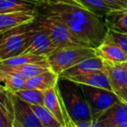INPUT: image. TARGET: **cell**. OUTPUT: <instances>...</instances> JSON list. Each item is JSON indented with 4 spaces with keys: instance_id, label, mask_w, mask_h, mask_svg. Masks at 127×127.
I'll return each instance as SVG.
<instances>
[{
    "instance_id": "d4e9b609",
    "label": "cell",
    "mask_w": 127,
    "mask_h": 127,
    "mask_svg": "<svg viewBox=\"0 0 127 127\" xmlns=\"http://www.w3.org/2000/svg\"><path fill=\"white\" fill-rule=\"evenodd\" d=\"M104 41L116 44L127 53V34L119 33V32L108 30Z\"/></svg>"
},
{
    "instance_id": "e575fe53",
    "label": "cell",
    "mask_w": 127,
    "mask_h": 127,
    "mask_svg": "<svg viewBox=\"0 0 127 127\" xmlns=\"http://www.w3.org/2000/svg\"><path fill=\"white\" fill-rule=\"evenodd\" d=\"M72 127H77V126H76V125H75V124L73 123V122H72Z\"/></svg>"
},
{
    "instance_id": "603a6c76",
    "label": "cell",
    "mask_w": 127,
    "mask_h": 127,
    "mask_svg": "<svg viewBox=\"0 0 127 127\" xmlns=\"http://www.w3.org/2000/svg\"><path fill=\"white\" fill-rule=\"evenodd\" d=\"M42 126L63 127L54 116L44 105H31Z\"/></svg>"
},
{
    "instance_id": "d6a6232c",
    "label": "cell",
    "mask_w": 127,
    "mask_h": 127,
    "mask_svg": "<svg viewBox=\"0 0 127 127\" xmlns=\"http://www.w3.org/2000/svg\"><path fill=\"white\" fill-rule=\"evenodd\" d=\"M3 37H4V32H3V33H0V43L2 42Z\"/></svg>"
},
{
    "instance_id": "836d02e7",
    "label": "cell",
    "mask_w": 127,
    "mask_h": 127,
    "mask_svg": "<svg viewBox=\"0 0 127 127\" xmlns=\"http://www.w3.org/2000/svg\"><path fill=\"white\" fill-rule=\"evenodd\" d=\"M122 101H124V102H125V103H127V94L125 96V97H123V99H122Z\"/></svg>"
},
{
    "instance_id": "d590c367",
    "label": "cell",
    "mask_w": 127,
    "mask_h": 127,
    "mask_svg": "<svg viewBox=\"0 0 127 127\" xmlns=\"http://www.w3.org/2000/svg\"><path fill=\"white\" fill-rule=\"evenodd\" d=\"M0 110H2V107H1V105H0ZM2 111H3V110H2Z\"/></svg>"
},
{
    "instance_id": "cb8c5ba5",
    "label": "cell",
    "mask_w": 127,
    "mask_h": 127,
    "mask_svg": "<svg viewBox=\"0 0 127 127\" xmlns=\"http://www.w3.org/2000/svg\"><path fill=\"white\" fill-rule=\"evenodd\" d=\"M4 73V88L8 92L14 93L17 91L25 89L26 79L24 77L20 76L18 74H12V73Z\"/></svg>"
},
{
    "instance_id": "83f0119b",
    "label": "cell",
    "mask_w": 127,
    "mask_h": 127,
    "mask_svg": "<svg viewBox=\"0 0 127 127\" xmlns=\"http://www.w3.org/2000/svg\"><path fill=\"white\" fill-rule=\"evenodd\" d=\"M11 120L2 110H0V127H11Z\"/></svg>"
},
{
    "instance_id": "ffe728a7",
    "label": "cell",
    "mask_w": 127,
    "mask_h": 127,
    "mask_svg": "<svg viewBox=\"0 0 127 127\" xmlns=\"http://www.w3.org/2000/svg\"><path fill=\"white\" fill-rule=\"evenodd\" d=\"M81 7L92 11L97 16L104 18L109 12L117 10L104 0H75Z\"/></svg>"
},
{
    "instance_id": "74e56055",
    "label": "cell",
    "mask_w": 127,
    "mask_h": 127,
    "mask_svg": "<svg viewBox=\"0 0 127 127\" xmlns=\"http://www.w3.org/2000/svg\"><path fill=\"white\" fill-rule=\"evenodd\" d=\"M11 127H14V126H13V125H11Z\"/></svg>"
},
{
    "instance_id": "8d00e7d4",
    "label": "cell",
    "mask_w": 127,
    "mask_h": 127,
    "mask_svg": "<svg viewBox=\"0 0 127 127\" xmlns=\"http://www.w3.org/2000/svg\"><path fill=\"white\" fill-rule=\"evenodd\" d=\"M42 127H49V126H42Z\"/></svg>"
},
{
    "instance_id": "7a4b0ae2",
    "label": "cell",
    "mask_w": 127,
    "mask_h": 127,
    "mask_svg": "<svg viewBox=\"0 0 127 127\" xmlns=\"http://www.w3.org/2000/svg\"><path fill=\"white\" fill-rule=\"evenodd\" d=\"M57 86L64 107L73 123L93 121L92 111L80 85L68 78L59 77Z\"/></svg>"
},
{
    "instance_id": "277c9868",
    "label": "cell",
    "mask_w": 127,
    "mask_h": 127,
    "mask_svg": "<svg viewBox=\"0 0 127 127\" xmlns=\"http://www.w3.org/2000/svg\"><path fill=\"white\" fill-rule=\"evenodd\" d=\"M34 25L49 36L51 42L58 49L68 46H85L73 36L64 24L56 18L38 15Z\"/></svg>"
},
{
    "instance_id": "2e32d148",
    "label": "cell",
    "mask_w": 127,
    "mask_h": 127,
    "mask_svg": "<svg viewBox=\"0 0 127 127\" xmlns=\"http://www.w3.org/2000/svg\"><path fill=\"white\" fill-rule=\"evenodd\" d=\"M96 55L102 58L104 61L115 64H121L127 62V53L125 51L111 43L105 42L95 49Z\"/></svg>"
},
{
    "instance_id": "e0dca14e",
    "label": "cell",
    "mask_w": 127,
    "mask_h": 127,
    "mask_svg": "<svg viewBox=\"0 0 127 127\" xmlns=\"http://www.w3.org/2000/svg\"><path fill=\"white\" fill-rule=\"evenodd\" d=\"M48 70H50L49 64H28L17 66H6L0 64L1 71L6 73H12V74H18L24 77L25 79L32 78Z\"/></svg>"
},
{
    "instance_id": "5bb4252c",
    "label": "cell",
    "mask_w": 127,
    "mask_h": 127,
    "mask_svg": "<svg viewBox=\"0 0 127 127\" xmlns=\"http://www.w3.org/2000/svg\"><path fill=\"white\" fill-rule=\"evenodd\" d=\"M65 78H68V79L71 80L78 85H88V86L97 87V88H103L109 91H112L109 78H108L107 74L104 71L80 74Z\"/></svg>"
},
{
    "instance_id": "5b68a950",
    "label": "cell",
    "mask_w": 127,
    "mask_h": 127,
    "mask_svg": "<svg viewBox=\"0 0 127 127\" xmlns=\"http://www.w3.org/2000/svg\"><path fill=\"white\" fill-rule=\"evenodd\" d=\"M80 86L91 108L93 121H96L113 104L122 101L121 98L112 91L83 85H80Z\"/></svg>"
},
{
    "instance_id": "4dcf8cb0",
    "label": "cell",
    "mask_w": 127,
    "mask_h": 127,
    "mask_svg": "<svg viewBox=\"0 0 127 127\" xmlns=\"http://www.w3.org/2000/svg\"><path fill=\"white\" fill-rule=\"evenodd\" d=\"M119 64L124 68V69L125 70V71L127 72V62H125V63H121V64Z\"/></svg>"
},
{
    "instance_id": "ac0fdd59",
    "label": "cell",
    "mask_w": 127,
    "mask_h": 127,
    "mask_svg": "<svg viewBox=\"0 0 127 127\" xmlns=\"http://www.w3.org/2000/svg\"><path fill=\"white\" fill-rule=\"evenodd\" d=\"M103 18L108 30L127 34V9L114 10Z\"/></svg>"
},
{
    "instance_id": "4fadbf2b",
    "label": "cell",
    "mask_w": 127,
    "mask_h": 127,
    "mask_svg": "<svg viewBox=\"0 0 127 127\" xmlns=\"http://www.w3.org/2000/svg\"><path fill=\"white\" fill-rule=\"evenodd\" d=\"M104 71V61L97 56L85 59L59 75L60 78H69L85 73Z\"/></svg>"
},
{
    "instance_id": "8fae6325",
    "label": "cell",
    "mask_w": 127,
    "mask_h": 127,
    "mask_svg": "<svg viewBox=\"0 0 127 127\" xmlns=\"http://www.w3.org/2000/svg\"><path fill=\"white\" fill-rule=\"evenodd\" d=\"M104 71L107 74L112 92L123 99L127 94V72L119 64L104 61Z\"/></svg>"
},
{
    "instance_id": "9c48e42d",
    "label": "cell",
    "mask_w": 127,
    "mask_h": 127,
    "mask_svg": "<svg viewBox=\"0 0 127 127\" xmlns=\"http://www.w3.org/2000/svg\"><path fill=\"white\" fill-rule=\"evenodd\" d=\"M38 11H26L0 14V33L29 25L36 21Z\"/></svg>"
},
{
    "instance_id": "7c38bea8",
    "label": "cell",
    "mask_w": 127,
    "mask_h": 127,
    "mask_svg": "<svg viewBox=\"0 0 127 127\" xmlns=\"http://www.w3.org/2000/svg\"><path fill=\"white\" fill-rule=\"evenodd\" d=\"M96 122L100 127H115L127 123V103H117L105 111Z\"/></svg>"
},
{
    "instance_id": "484cf974",
    "label": "cell",
    "mask_w": 127,
    "mask_h": 127,
    "mask_svg": "<svg viewBox=\"0 0 127 127\" xmlns=\"http://www.w3.org/2000/svg\"><path fill=\"white\" fill-rule=\"evenodd\" d=\"M29 1L36 4L38 6V8H42L44 6L51 5V4H73V5L80 6L75 0H29Z\"/></svg>"
},
{
    "instance_id": "30bf717a",
    "label": "cell",
    "mask_w": 127,
    "mask_h": 127,
    "mask_svg": "<svg viewBox=\"0 0 127 127\" xmlns=\"http://www.w3.org/2000/svg\"><path fill=\"white\" fill-rule=\"evenodd\" d=\"M44 106L56 118L63 127H65L66 122L70 119V116L66 111L61 96L58 92V86L44 92Z\"/></svg>"
},
{
    "instance_id": "7402d4cb",
    "label": "cell",
    "mask_w": 127,
    "mask_h": 127,
    "mask_svg": "<svg viewBox=\"0 0 127 127\" xmlns=\"http://www.w3.org/2000/svg\"><path fill=\"white\" fill-rule=\"evenodd\" d=\"M12 94L31 105H44V94L43 91L36 89H22Z\"/></svg>"
},
{
    "instance_id": "ba28073f",
    "label": "cell",
    "mask_w": 127,
    "mask_h": 127,
    "mask_svg": "<svg viewBox=\"0 0 127 127\" xmlns=\"http://www.w3.org/2000/svg\"><path fill=\"white\" fill-rule=\"evenodd\" d=\"M12 105V121L14 127H42L37 116L32 109L31 104L25 102L11 93Z\"/></svg>"
},
{
    "instance_id": "44dd1931",
    "label": "cell",
    "mask_w": 127,
    "mask_h": 127,
    "mask_svg": "<svg viewBox=\"0 0 127 127\" xmlns=\"http://www.w3.org/2000/svg\"><path fill=\"white\" fill-rule=\"evenodd\" d=\"M49 64L47 61V57L31 54L18 55V56H15L12 57V58L0 61V64L6 66L24 65V64Z\"/></svg>"
},
{
    "instance_id": "3957f363",
    "label": "cell",
    "mask_w": 127,
    "mask_h": 127,
    "mask_svg": "<svg viewBox=\"0 0 127 127\" xmlns=\"http://www.w3.org/2000/svg\"><path fill=\"white\" fill-rule=\"evenodd\" d=\"M97 56L95 49L86 46H68L57 49L47 57L50 69L59 76L87 58Z\"/></svg>"
},
{
    "instance_id": "f1b7e54d",
    "label": "cell",
    "mask_w": 127,
    "mask_h": 127,
    "mask_svg": "<svg viewBox=\"0 0 127 127\" xmlns=\"http://www.w3.org/2000/svg\"><path fill=\"white\" fill-rule=\"evenodd\" d=\"M77 127H100L96 121H85L75 124Z\"/></svg>"
},
{
    "instance_id": "52a82bcc",
    "label": "cell",
    "mask_w": 127,
    "mask_h": 127,
    "mask_svg": "<svg viewBox=\"0 0 127 127\" xmlns=\"http://www.w3.org/2000/svg\"><path fill=\"white\" fill-rule=\"evenodd\" d=\"M57 49L58 48L51 42L49 36L34 25L31 28L30 37L25 49L20 55L31 54L48 57Z\"/></svg>"
},
{
    "instance_id": "8992f818",
    "label": "cell",
    "mask_w": 127,
    "mask_h": 127,
    "mask_svg": "<svg viewBox=\"0 0 127 127\" xmlns=\"http://www.w3.org/2000/svg\"><path fill=\"white\" fill-rule=\"evenodd\" d=\"M30 25L4 32V37L0 43V61L21 54L30 37Z\"/></svg>"
},
{
    "instance_id": "6da1fadb",
    "label": "cell",
    "mask_w": 127,
    "mask_h": 127,
    "mask_svg": "<svg viewBox=\"0 0 127 127\" xmlns=\"http://www.w3.org/2000/svg\"><path fill=\"white\" fill-rule=\"evenodd\" d=\"M38 15L59 20L87 47L96 49L105 40L108 29L104 18L81 6L69 4H51L41 8Z\"/></svg>"
},
{
    "instance_id": "4316f807",
    "label": "cell",
    "mask_w": 127,
    "mask_h": 127,
    "mask_svg": "<svg viewBox=\"0 0 127 127\" xmlns=\"http://www.w3.org/2000/svg\"><path fill=\"white\" fill-rule=\"evenodd\" d=\"M104 1L116 8L117 10L127 9V0H104Z\"/></svg>"
},
{
    "instance_id": "d6986e66",
    "label": "cell",
    "mask_w": 127,
    "mask_h": 127,
    "mask_svg": "<svg viewBox=\"0 0 127 127\" xmlns=\"http://www.w3.org/2000/svg\"><path fill=\"white\" fill-rule=\"evenodd\" d=\"M38 6L29 0H0V14L15 11H37Z\"/></svg>"
},
{
    "instance_id": "f546056e",
    "label": "cell",
    "mask_w": 127,
    "mask_h": 127,
    "mask_svg": "<svg viewBox=\"0 0 127 127\" xmlns=\"http://www.w3.org/2000/svg\"><path fill=\"white\" fill-rule=\"evenodd\" d=\"M7 91L4 88V73L0 71V93L2 92H5Z\"/></svg>"
},
{
    "instance_id": "9a60e30c",
    "label": "cell",
    "mask_w": 127,
    "mask_h": 127,
    "mask_svg": "<svg viewBox=\"0 0 127 127\" xmlns=\"http://www.w3.org/2000/svg\"><path fill=\"white\" fill-rule=\"evenodd\" d=\"M58 78L59 76L50 69L44 72L39 73L32 78L26 79L25 89H36L44 92L56 87Z\"/></svg>"
},
{
    "instance_id": "1f68e13d",
    "label": "cell",
    "mask_w": 127,
    "mask_h": 127,
    "mask_svg": "<svg viewBox=\"0 0 127 127\" xmlns=\"http://www.w3.org/2000/svg\"><path fill=\"white\" fill-rule=\"evenodd\" d=\"M115 127H127V123L123 124V125H118V126H115Z\"/></svg>"
}]
</instances>
